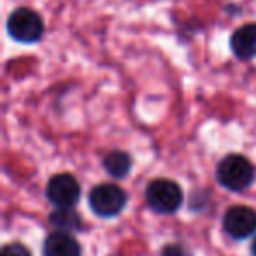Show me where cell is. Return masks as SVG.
<instances>
[{
  "label": "cell",
  "mask_w": 256,
  "mask_h": 256,
  "mask_svg": "<svg viewBox=\"0 0 256 256\" xmlns=\"http://www.w3.org/2000/svg\"><path fill=\"white\" fill-rule=\"evenodd\" d=\"M252 179H254V168L248 158L240 154H230L223 158L218 167V181L232 192L246 190L252 182Z\"/></svg>",
  "instance_id": "cell-1"
},
{
  "label": "cell",
  "mask_w": 256,
  "mask_h": 256,
  "mask_svg": "<svg viewBox=\"0 0 256 256\" xmlns=\"http://www.w3.org/2000/svg\"><path fill=\"white\" fill-rule=\"evenodd\" d=\"M8 32L18 42H37L44 34L42 18L36 11H32V9H16L8 20Z\"/></svg>",
  "instance_id": "cell-2"
},
{
  "label": "cell",
  "mask_w": 256,
  "mask_h": 256,
  "mask_svg": "<svg viewBox=\"0 0 256 256\" xmlns=\"http://www.w3.org/2000/svg\"><path fill=\"white\" fill-rule=\"evenodd\" d=\"M146 200L151 209L160 214H170L181 207L182 192L179 184L168 179H154L146 188Z\"/></svg>",
  "instance_id": "cell-3"
},
{
  "label": "cell",
  "mask_w": 256,
  "mask_h": 256,
  "mask_svg": "<svg viewBox=\"0 0 256 256\" xmlns=\"http://www.w3.org/2000/svg\"><path fill=\"white\" fill-rule=\"evenodd\" d=\"M126 204V195L116 184L95 186L90 193V207L96 216L112 218L123 210Z\"/></svg>",
  "instance_id": "cell-4"
},
{
  "label": "cell",
  "mask_w": 256,
  "mask_h": 256,
  "mask_svg": "<svg viewBox=\"0 0 256 256\" xmlns=\"http://www.w3.org/2000/svg\"><path fill=\"white\" fill-rule=\"evenodd\" d=\"M48 198L60 209H72L79 200L81 190L70 174H56L48 184Z\"/></svg>",
  "instance_id": "cell-5"
},
{
  "label": "cell",
  "mask_w": 256,
  "mask_h": 256,
  "mask_svg": "<svg viewBox=\"0 0 256 256\" xmlns=\"http://www.w3.org/2000/svg\"><path fill=\"white\" fill-rule=\"evenodd\" d=\"M223 226L230 237L246 238L256 230V212L246 206H235L226 210Z\"/></svg>",
  "instance_id": "cell-6"
},
{
  "label": "cell",
  "mask_w": 256,
  "mask_h": 256,
  "mask_svg": "<svg viewBox=\"0 0 256 256\" xmlns=\"http://www.w3.org/2000/svg\"><path fill=\"white\" fill-rule=\"evenodd\" d=\"M230 44L235 56L242 58V60L256 56V23H248L235 30Z\"/></svg>",
  "instance_id": "cell-7"
},
{
  "label": "cell",
  "mask_w": 256,
  "mask_h": 256,
  "mask_svg": "<svg viewBox=\"0 0 256 256\" xmlns=\"http://www.w3.org/2000/svg\"><path fill=\"white\" fill-rule=\"evenodd\" d=\"M42 252L44 256H81V248L67 232H53L44 242Z\"/></svg>",
  "instance_id": "cell-8"
},
{
  "label": "cell",
  "mask_w": 256,
  "mask_h": 256,
  "mask_svg": "<svg viewBox=\"0 0 256 256\" xmlns=\"http://www.w3.org/2000/svg\"><path fill=\"white\" fill-rule=\"evenodd\" d=\"M104 167H106L107 174L112 178H124L130 172L132 162H130V156L123 151H112L104 160Z\"/></svg>",
  "instance_id": "cell-9"
},
{
  "label": "cell",
  "mask_w": 256,
  "mask_h": 256,
  "mask_svg": "<svg viewBox=\"0 0 256 256\" xmlns=\"http://www.w3.org/2000/svg\"><path fill=\"white\" fill-rule=\"evenodd\" d=\"M51 224L56 226L58 230H78L81 226V221H79V216L70 209H60L56 212L51 214L50 218Z\"/></svg>",
  "instance_id": "cell-10"
},
{
  "label": "cell",
  "mask_w": 256,
  "mask_h": 256,
  "mask_svg": "<svg viewBox=\"0 0 256 256\" xmlns=\"http://www.w3.org/2000/svg\"><path fill=\"white\" fill-rule=\"evenodd\" d=\"M2 256H32V254H30V251L25 246L14 242V244H8L2 249Z\"/></svg>",
  "instance_id": "cell-11"
},
{
  "label": "cell",
  "mask_w": 256,
  "mask_h": 256,
  "mask_svg": "<svg viewBox=\"0 0 256 256\" xmlns=\"http://www.w3.org/2000/svg\"><path fill=\"white\" fill-rule=\"evenodd\" d=\"M164 256H186V252H184V249L181 248V246H178V244H170V246H167V248L164 249V252H162Z\"/></svg>",
  "instance_id": "cell-12"
},
{
  "label": "cell",
  "mask_w": 256,
  "mask_h": 256,
  "mask_svg": "<svg viewBox=\"0 0 256 256\" xmlns=\"http://www.w3.org/2000/svg\"><path fill=\"white\" fill-rule=\"evenodd\" d=\"M251 252H252V256H256V238H254V242H252V246H251Z\"/></svg>",
  "instance_id": "cell-13"
}]
</instances>
